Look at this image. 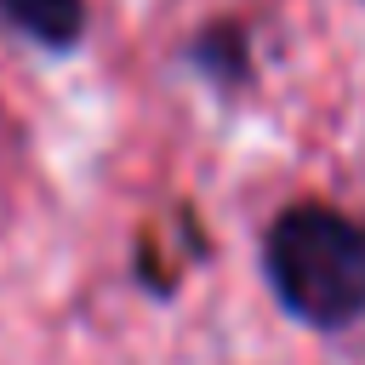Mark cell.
<instances>
[{
  "instance_id": "obj_1",
  "label": "cell",
  "mask_w": 365,
  "mask_h": 365,
  "mask_svg": "<svg viewBox=\"0 0 365 365\" xmlns=\"http://www.w3.org/2000/svg\"><path fill=\"white\" fill-rule=\"evenodd\" d=\"M274 297L319 331H342L365 314V228L331 205H291L262 240Z\"/></svg>"
},
{
  "instance_id": "obj_2",
  "label": "cell",
  "mask_w": 365,
  "mask_h": 365,
  "mask_svg": "<svg viewBox=\"0 0 365 365\" xmlns=\"http://www.w3.org/2000/svg\"><path fill=\"white\" fill-rule=\"evenodd\" d=\"M0 11H6V23H17L29 40L57 46V51L86 34V6H80V0H0Z\"/></svg>"
},
{
  "instance_id": "obj_3",
  "label": "cell",
  "mask_w": 365,
  "mask_h": 365,
  "mask_svg": "<svg viewBox=\"0 0 365 365\" xmlns=\"http://www.w3.org/2000/svg\"><path fill=\"white\" fill-rule=\"evenodd\" d=\"M188 57H194V68H205L217 86H234V80L245 74V29H240V23H211L205 34H194Z\"/></svg>"
}]
</instances>
